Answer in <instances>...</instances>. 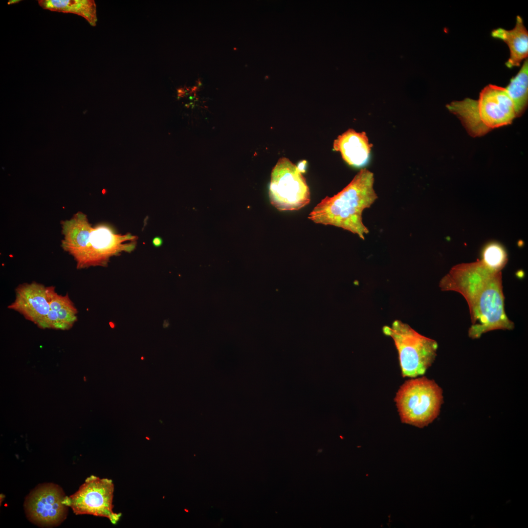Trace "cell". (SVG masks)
I'll use <instances>...</instances> for the list:
<instances>
[{
    "instance_id": "12",
    "label": "cell",
    "mask_w": 528,
    "mask_h": 528,
    "mask_svg": "<svg viewBox=\"0 0 528 528\" xmlns=\"http://www.w3.org/2000/svg\"><path fill=\"white\" fill-rule=\"evenodd\" d=\"M491 36L505 42L510 50V56L506 66L509 68L520 65L521 62L528 55V32L523 19L516 17V24L511 30L498 28L493 30Z\"/></svg>"
},
{
    "instance_id": "13",
    "label": "cell",
    "mask_w": 528,
    "mask_h": 528,
    "mask_svg": "<svg viewBox=\"0 0 528 528\" xmlns=\"http://www.w3.org/2000/svg\"><path fill=\"white\" fill-rule=\"evenodd\" d=\"M43 9L52 11L70 13L82 16L95 26L97 22L96 4L91 0H39Z\"/></svg>"
},
{
    "instance_id": "15",
    "label": "cell",
    "mask_w": 528,
    "mask_h": 528,
    "mask_svg": "<svg viewBox=\"0 0 528 528\" xmlns=\"http://www.w3.org/2000/svg\"><path fill=\"white\" fill-rule=\"evenodd\" d=\"M481 261L489 269L501 271L506 265L507 257L506 250L497 243H490L484 248Z\"/></svg>"
},
{
    "instance_id": "2",
    "label": "cell",
    "mask_w": 528,
    "mask_h": 528,
    "mask_svg": "<svg viewBox=\"0 0 528 528\" xmlns=\"http://www.w3.org/2000/svg\"><path fill=\"white\" fill-rule=\"evenodd\" d=\"M61 223L64 236L62 247L73 257L78 269L106 266L111 257L122 251L131 252L136 246L137 237L115 234L106 224L92 227L81 212Z\"/></svg>"
},
{
    "instance_id": "1",
    "label": "cell",
    "mask_w": 528,
    "mask_h": 528,
    "mask_svg": "<svg viewBox=\"0 0 528 528\" xmlns=\"http://www.w3.org/2000/svg\"><path fill=\"white\" fill-rule=\"evenodd\" d=\"M439 286L442 291L458 292L466 300L471 320V338H479L493 330L514 328L505 310L501 271L489 269L481 260L462 263L452 267Z\"/></svg>"
},
{
    "instance_id": "10",
    "label": "cell",
    "mask_w": 528,
    "mask_h": 528,
    "mask_svg": "<svg viewBox=\"0 0 528 528\" xmlns=\"http://www.w3.org/2000/svg\"><path fill=\"white\" fill-rule=\"evenodd\" d=\"M50 291V286L35 282L20 285L16 289L14 301L8 308L22 314L39 328L47 329V316L51 310Z\"/></svg>"
},
{
    "instance_id": "16",
    "label": "cell",
    "mask_w": 528,
    "mask_h": 528,
    "mask_svg": "<svg viewBox=\"0 0 528 528\" xmlns=\"http://www.w3.org/2000/svg\"><path fill=\"white\" fill-rule=\"evenodd\" d=\"M307 161L306 160H303L300 162L296 166L298 170L301 173L305 172L306 168Z\"/></svg>"
},
{
    "instance_id": "3",
    "label": "cell",
    "mask_w": 528,
    "mask_h": 528,
    "mask_svg": "<svg viewBox=\"0 0 528 528\" xmlns=\"http://www.w3.org/2000/svg\"><path fill=\"white\" fill-rule=\"evenodd\" d=\"M373 173L362 169L350 183L332 197H326L314 207L308 218L314 223L341 228L365 239L368 229L362 212L377 199Z\"/></svg>"
},
{
    "instance_id": "5",
    "label": "cell",
    "mask_w": 528,
    "mask_h": 528,
    "mask_svg": "<svg viewBox=\"0 0 528 528\" xmlns=\"http://www.w3.org/2000/svg\"><path fill=\"white\" fill-rule=\"evenodd\" d=\"M394 400L401 422L418 428L427 426L438 417L443 402L441 388L425 376L405 381Z\"/></svg>"
},
{
    "instance_id": "8",
    "label": "cell",
    "mask_w": 528,
    "mask_h": 528,
    "mask_svg": "<svg viewBox=\"0 0 528 528\" xmlns=\"http://www.w3.org/2000/svg\"><path fill=\"white\" fill-rule=\"evenodd\" d=\"M114 485L112 481L91 475L69 496L64 503L76 515L88 514L108 518L113 524L120 520L121 514L113 511Z\"/></svg>"
},
{
    "instance_id": "7",
    "label": "cell",
    "mask_w": 528,
    "mask_h": 528,
    "mask_svg": "<svg viewBox=\"0 0 528 528\" xmlns=\"http://www.w3.org/2000/svg\"><path fill=\"white\" fill-rule=\"evenodd\" d=\"M269 196L271 204L280 211L298 210L310 202L306 179L286 157L280 158L272 171Z\"/></svg>"
},
{
    "instance_id": "4",
    "label": "cell",
    "mask_w": 528,
    "mask_h": 528,
    "mask_svg": "<svg viewBox=\"0 0 528 528\" xmlns=\"http://www.w3.org/2000/svg\"><path fill=\"white\" fill-rule=\"evenodd\" d=\"M472 136H481L493 129L507 125L517 117L513 103L506 89L488 85L477 100L467 98L446 105Z\"/></svg>"
},
{
    "instance_id": "11",
    "label": "cell",
    "mask_w": 528,
    "mask_h": 528,
    "mask_svg": "<svg viewBox=\"0 0 528 528\" xmlns=\"http://www.w3.org/2000/svg\"><path fill=\"white\" fill-rule=\"evenodd\" d=\"M333 149L339 152L349 165L363 168L369 162L372 145L365 132L349 129L339 135L333 142Z\"/></svg>"
},
{
    "instance_id": "14",
    "label": "cell",
    "mask_w": 528,
    "mask_h": 528,
    "mask_svg": "<svg viewBox=\"0 0 528 528\" xmlns=\"http://www.w3.org/2000/svg\"><path fill=\"white\" fill-rule=\"evenodd\" d=\"M512 100L517 116L525 110L528 100V61L527 59L522 67L505 88Z\"/></svg>"
},
{
    "instance_id": "9",
    "label": "cell",
    "mask_w": 528,
    "mask_h": 528,
    "mask_svg": "<svg viewBox=\"0 0 528 528\" xmlns=\"http://www.w3.org/2000/svg\"><path fill=\"white\" fill-rule=\"evenodd\" d=\"M66 496L56 484H39L25 498L24 508L27 518L38 526H58L67 515L68 506L64 503Z\"/></svg>"
},
{
    "instance_id": "6",
    "label": "cell",
    "mask_w": 528,
    "mask_h": 528,
    "mask_svg": "<svg viewBox=\"0 0 528 528\" xmlns=\"http://www.w3.org/2000/svg\"><path fill=\"white\" fill-rule=\"evenodd\" d=\"M382 331L394 341L402 376L415 378L424 374L436 358L437 342L398 320L391 327L384 326Z\"/></svg>"
},
{
    "instance_id": "17",
    "label": "cell",
    "mask_w": 528,
    "mask_h": 528,
    "mask_svg": "<svg viewBox=\"0 0 528 528\" xmlns=\"http://www.w3.org/2000/svg\"><path fill=\"white\" fill-rule=\"evenodd\" d=\"M152 243L155 247H158L162 245L163 241L160 237H156L153 239Z\"/></svg>"
}]
</instances>
